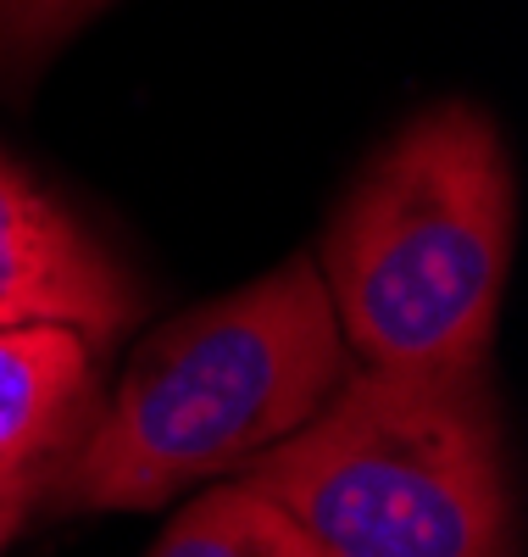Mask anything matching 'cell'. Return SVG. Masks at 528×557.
<instances>
[{"label": "cell", "mask_w": 528, "mask_h": 557, "mask_svg": "<svg viewBox=\"0 0 528 557\" xmlns=\"http://www.w3.org/2000/svg\"><path fill=\"white\" fill-rule=\"evenodd\" d=\"M351 368L323 273L296 251L139 335L39 507L51 519L167 507L301 430Z\"/></svg>", "instance_id": "obj_1"}, {"label": "cell", "mask_w": 528, "mask_h": 557, "mask_svg": "<svg viewBox=\"0 0 528 557\" xmlns=\"http://www.w3.org/2000/svg\"><path fill=\"white\" fill-rule=\"evenodd\" d=\"M517 246V168L478 101L412 112L351 173L312 251L362 368L495 362Z\"/></svg>", "instance_id": "obj_2"}, {"label": "cell", "mask_w": 528, "mask_h": 557, "mask_svg": "<svg viewBox=\"0 0 528 557\" xmlns=\"http://www.w3.org/2000/svg\"><path fill=\"white\" fill-rule=\"evenodd\" d=\"M234 474L323 557H523L495 362H356L301 430Z\"/></svg>", "instance_id": "obj_3"}, {"label": "cell", "mask_w": 528, "mask_h": 557, "mask_svg": "<svg viewBox=\"0 0 528 557\" xmlns=\"http://www.w3.org/2000/svg\"><path fill=\"white\" fill-rule=\"evenodd\" d=\"M56 318L123 346L146 318V278L62 190L0 146V323Z\"/></svg>", "instance_id": "obj_4"}, {"label": "cell", "mask_w": 528, "mask_h": 557, "mask_svg": "<svg viewBox=\"0 0 528 557\" xmlns=\"http://www.w3.org/2000/svg\"><path fill=\"white\" fill-rule=\"evenodd\" d=\"M112 346L78 323H0V485H51L106 396Z\"/></svg>", "instance_id": "obj_5"}, {"label": "cell", "mask_w": 528, "mask_h": 557, "mask_svg": "<svg viewBox=\"0 0 528 557\" xmlns=\"http://www.w3.org/2000/svg\"><path fill=\"white\" fill-rule=\"evenodd\" d=\"M146 557H323V552L273 496H262L239 474H223L201 496L184 502V513L156 535Z\"/></svg>", "instance_id": "obj_6"}, {"label": "cell", "mask_w": 528, "mask_h": 557, "mask_svg": "<svg viewBox=\"0 0 528 557\" xmlns=\"http://www.w3.org/2000/svg\"><path fill=\"white\" fill-rule=\"evenodd\" d=\"M117 0H0V96L28 101L51 62Z\"/></svg>", "instance_id": "obj_7"}, {"label": "cell", "mask_w": 528, "mask_h": 557, "mask_svg": "<svg viewBox=\"0 0 528 557\" xmlns=\"http://www.w3.org/2000/svg\"><path fill=\"white\" fill-rule=\"evenodd\" d=\"M39 496H45V485H34V480L0 485V552H7V546L23 535V524L39 513Z\"/></svg>", "instance_id": "obj_8"}]
</instances>
